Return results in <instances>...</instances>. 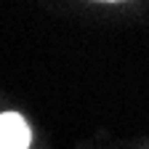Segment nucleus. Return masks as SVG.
<instances>
[{
    "label": "nucleus",
    "instance_id": "obj_1",
    "mask_svg": "<svg viewBox=\"0 0 149 149\" xmlns=\"http://www.w3.org/2000/svg\"><path fill=\"white\" fill-rule=\"evenodd\" d=\"M29 146V128L24 117L16 112L0 115V149H27Z\"/></svg>",
    "mask_w": 149,
    "mask_h": 149
}]
</instances>
